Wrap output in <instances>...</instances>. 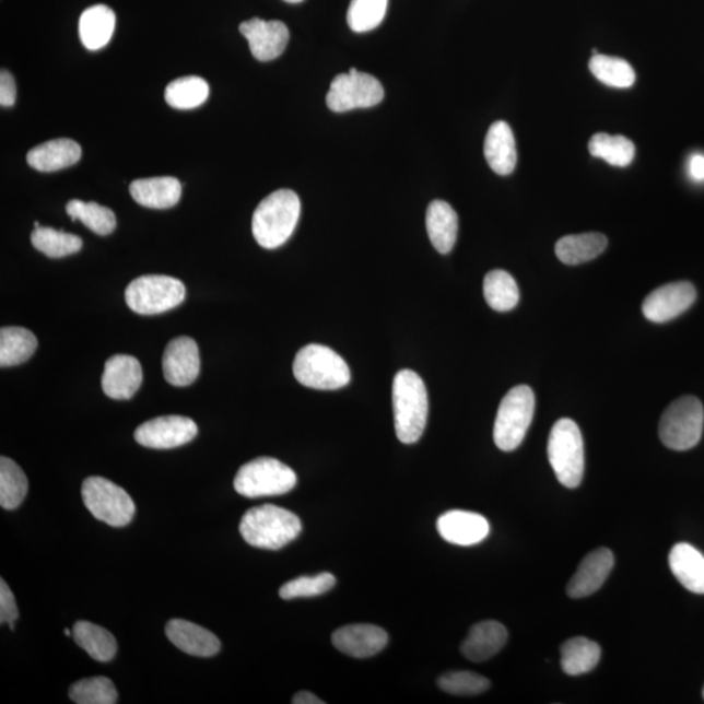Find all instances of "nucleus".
<instances>
[{"label": "nucleus", "mask_w": 704, "mask_h": 704, "mask_svg": "<svg viewBox=\"0 0 704 704\" xmlns=\"http://www.w3.org/2000/svg\"><path fill=\"white\" fill-rule=\"evenodd\" d=\"M301 216V200L291 189H280L267 196L256 208L253 219L255 239L262 248L284 245L295 232Z\"/></svg>", "instance_id": "7ed1b4c3"}, {"label": "nucleus", "mask_w": 704, "mask_h": 704, "mask_svg": "<svg viewBox=\"0 0 704 704\" xmlns=\"http://www.w3.org/2000/svg\"><path fill=\"white\" fill-rule=\"evenodd\" d=\"M284 2L296 4V3H302L303 0H284Z\"/></svg>", "instance_id": "de8ad7c7"}, {"label": "nucleus", "mask_w": 704, "mask_h": 704, "mask_svg": "<svg viewBox=\"0 0 704 704\" xmlns=\"http://www.w3.org/2000/svg\"><path fill=\"white\" fill-rule=\"evenodd\" d=\"M130 192L141 207L168 209L178 204L181 198L180 181L173 176L138 179L131 183Z\"/></svg>", "instance_id": "b1692460"}, {"label": "nucleus", "mask_w": 704, "mask_h": 704, "mask_svg": "<svg viewBox=\"0 0 704 704\" xmlns=\"http://www.w3.org/2000/svg\"><path fill=\"white\" fill-rule=\"evenodd\" d=\"M81 146L71 139H57L44 142L26 155L31 167L37 172L52 173L78 164Z\"/></svg>", "instance_id": "5701e85b"}, {"label": "nucleus", "mask_w": 704, "mask_h": 704, "mask_svg": "<svg viewBox=\"0 0 704 704\" xmlns=\"http://www.w3.org/2000/svg\"><path fill=\"white\" fill-rule=\"evenodd\" d=\"M696 300V290L690 282H674L665 284L653 291L645 302L642 310L647 320L653 322H667L679 317L693 306Z\"/></svg>", "instance_id": "ddd939ff"}, {"label": "nucleus", "mask_w": 704, "mask_h": 704, "mask_svg": "<svg viewBox=\"0 0 704 704\" xmlns=\"http://www.w3.org/2000/svg\"><path fill=\"white\" fill-rule=\"evenodd\" d=\"M507 642V631L497 621H483L473 625L462 645L460 653L473 662H483L493 658L504 648Z\"/></svg>", "instance_id": "412c9836"}, {"label": "nucleus", "mask_w": 704, "mask_h": 704, "mask_svg": "<svg viewBox=\"0 0 704 704\" xmlns=\"http://www.w3.org/2000/svg\"><path fill=\"white\" fill-rule=\"evenodd\" d=\"M490 523L482 514L450 511L437 519V531L450 544L471 547L489 538Z\"/></svg>", "instance_id": "dca6fc26"}, {"label": "nucleus", "mask_w": 704, "mask_h": 704, "mask_svg": "<svg viewBox=\"0 0 704 704\" xmlns=\"http://www.w3.org/2000/svg\"><path fill=\"white\" fill-rule=\"evenodd\" d=\"M426 232L439 254H449L455 247L458 234V215L448 202L432 201L426 209Z\"/></svg>", "instance_id": "a878e982"}, {"label": "nucleus", "mask_w": 704, "mask_h": 704, "mask_svg": "<svg viewBox=\"0 0 704 704\" xmlns=\"http://www.w3.org/2000/svg\"><path fill=\"white\" fill-rule=\"evenodd\" d=\"M483 289L485 301L492 309L507 313L517 307L518 284L505 270L496 269L486 274Z\"/></svg>", "instance_id": "2f4dec72"}, {"label": "nucleus", "mask_w": 704, "mask_h": 704, "mask_svg": "<svg viewBox=\"0 0 704 704\" xmlns=\"http://www.w3.org/2000/svg\"><path fill=\"white\" fill-rule=\"evenodd\" d=\"M388 0H351L348 23L351 31L365 33L374 31L387 15Z\"/></svg>", "instance_id": "ea45409f"}, {"label": "nucleus", "mask_w": 704, "mask_h": 704, "mask_svg": "<svg viewBox=\"0 0 704 704\" xmlns=\"http://www.w3.org/2000/svg\"><path fill=\"white\" fill-rule=\"evenodd\" d=\"M437 685L443 692L451 695L472 696L486 692L491 687V682L484 676L467 672V670H458V672L439 676Z\"/></svg>", "instance_id": "79ce46f5"}, {"label": "nucleus", "mask_w": 704, "mask_h": 704, "mask_svg": "<svg viewBox=\"0 0 704 704\" xmlns=\"http://www.w3.org/2000/svg\"><path fill=\"white\" fill-rule=\"evenodd\" d=\"M38 348V341L31 330L5 327L0 330V365L13 367L30 361Z\"/></svg>", "instance_id": "c756f323"}, {"label": "nucleus", "mask_w": 704, "mask_h": 704, "mask_svg": "<svg viewBox=\"0 0 704 704\" xmlns=\"http://www.w3.org/2000/svg\"><path fill=\"white\" fill-rule=\"evenodd\" d=\"M338 652L355 659H367L387 647L389 635L384 629L369 624L348 625L331 636Z\"/></svg>", "instance_id": "f3484780"}, {"label": "nucleus", "mask_w": 704, "mask_h": 704, "mask_svg": "<svg viewBox=\"0 0 704 704\" xmlns=\"http://www.w3.org/2000/svg\"><path fill=\"white\" fill-rule=\"evenodd\" d=\"M601 648L597 642L577 636L561 646V667L567 676H580L598 666Z\"/></svg>", "instance_id": "7c9ffc66"}, {"label": "nucleus", "mask_w": 704, "mask_h": 704, "mask_svg": "<svg viewBox=\"0 0 704 704\" xmlns=\"http://www.w3.org/2000/svg\"><path fill=\"white\" fill-rule=\"evenodd\" d=\"M73 638L77 645L84 649L94 660L110 661L118 652V643L114 635L103 626L87 621H79L73 626Z\"/></svg>", "instance_id": "c85d7f7f"}, {"label": "nucleus", "mask_w": 704, "mask_h": 704, "mask_svg": "<svg viewBox=\"0 0 704 704\" xmlns=\"http://www.w3.org/2000/svg\"><path fill=\"white\" fill-rule=\"evenodd\" d=\"M293 369L296 380L310 389L337 390L351 380L348 363L322 344H308L297 352Z\"/></svg>", "instance_id": "20e7f679"}, {"label": "nucleus", "mask_w": 704, "mask_h": 704, "mask_svg": "<svg viewBox=\"0 0 704 704\" xmlns=\"http://www.w3.org/2000/svg\"><path fill=\"white\" fill-rule=\"evenodd\" d=\"M64 634L67 636L73 635V632L70 631V629H64Z\"/></svg>", "instance_id": "09e8293b"}, {"label": "nucleus", "mask_w": 704, "mask_h": 704, "mask_svg": "<svg viewBox=\"0 0 704 704\" xmlns=\"http://www.w3.org/2000/svg\"><path fill=\"white\" fill-rule=\"evenodd\" d=\"M165 632L173 645L188 655L211 658L220 653V640L212 632L193 622L180 619L168 621Z\"/></svg>", "instance_id": "aec40b11"}, {"label": "nucleus", "mask_w": 704, "mask_h": 704, "mask_svg": "<svg viewBox=\"0 0 704 704\" xmlns=\"http://www.w3.org/2000/svg\"><path fill=\"white\" fill-rule=\"evenodd\" d=\"M704 426V409L699 398L677 399L660 419L659 435L662 444L672 450L685 451L699 445Z\"/></svg>", "instance_id": "1a4fd4ad"}, {"label": "nucleus", "mask_w": 704, "mask_h": 704, "mask_svg": "<svg viewBox=\"0 0 704 704\" xmlns=\"http://www.w3.org/2000/svg\"><path fill=\"white\" fill-rule=\"evenodd\" d=\"M125 297L134 314L160 315L185 302L186 286L174 277L142 275L128 284Z\"/></svg>", "instance_id": "6e6552de"}, {"label": "nucleus", "mask_w": 704, "mask_h": 704, "mask_svg": "<svg viewBox=\"0 0 704 704\" xmlns=\"http://www.w3.org/2000/svg\"><path fill=\"white\" fill-rule=\"evenodd\" d=\"M16 103V83L12 74L2 70L0 72V105L12 107Z\"/></svg>", "instance_id": "c03bdc74"}, {"label": "nucleus", "mask_w": 704, "mask_h": 704, "mask_svg": "<svg viewBox=\"0 0 704 704\" xmlns=\"http://www.w3.org/2000/svg\"><path fill=\"white\" fill-rule=\"evenodd\" d=\"M296 473L281 460L261 457L242 466L234 479V489L248 498L281 496L295 489Z\"/></svg>", "instance_id": "423d86ee"}, {"label": "nucleus", "mask_w": 704, "mask_h": 704, "mask_svg": "<svg viewBox=\"0 0 704 704\" xmlns=\"http://www.w3.org/2000/svg\"><path fill=\"white\" fill-rule=\"evenodd\" d=\"M198 425L187 416L154 418L134 431V439L145 448L174 449L191 443L198 435Z\"/></svg>", "instance_id": "f8f14e48"}, {"label": "nucleus", "mask_w": 704, "mask_h": 704, "mask_svg": "<svg viewBox=\"0 0 704 704\" xmlns=\"http://www.w3.org/2000/svg\"><path fill=\"white\" fill-rule=\"evenodd\" d=\"M607 246L606 236L599 233L567 235L558 242L556 255L566 266H579L597 259Z\"/></svg>", "instance_id": "cd10ccee"}, {"label": "nucleus", "mask_w": 704, "mask_h": 704, "mask_svg": "<svg viewBox=\"0 0 704 704\" xmlns=\"http://www.w3.org/2000/svg\"><path fill=\"white\" fill-rule=\"evenodd\" d=\"M66 212L72 221L83 222L94 234L105 236L112 234L117 227V219L112 209L97 204L71 200L66 207Z\"/></svg>", "instance_id": "e433bc0d"}, {"label": "nucleus", "mask_w": 704, "mask_h": 704, "mask_svg": "<svg viewBox=\"0 0 704 704\" xmlns=\"http://www.w3.org/2000/svg\"><path fill=\"white\" fill-rule=\"evenodd\" d=\"M239 32L248 40L253 56L260 62H269L281 57L290 39L288 26L277 20L266 22L254 17L242 23Z\"/></svg>", "instance_id": "2eb2a0df"}, {"label": "nucleus", "mask_w": 704, "mask_h": 704, "mask_svg": "<svg viewBox=\"0 0 704 704\" xmlns=\"http://www.w3.org/2000/svg\"><path fill=\"white\" fill-rule=\"evenodd\" d=\"M28 493V479L15 460L0 458V505L5 511L16 509Z\"/></svg>", "instance_id": "473e14b6"}, {"label": "nucleus", "mask_w": 704, "mask_h": 704, "mask_svg": "<svg viewBox=\"0 0 704 704\" xmlns=\"http://www.w3.org/2000/svg\"><path fill=\"white\" fill-rule=\"evenodd\" d=\"M209 97V85L199 77L179 78L172 81L165 91L168 105L179 110H192L206 104Z\"/></svg>", "instance_id": "72a5a7b5"}, {"label": "nucleus", "mask_w": 704, "mask_h": 704, "mask_svg": "<svg viewBox=\"0 0 704 704\" xmlns=\"http://www.w3.org/2000/svg\"><path fill=\"white\" fill-rule=\"evenodd\" d=\"M336 584L337 579L330 573L317 574L315 577H300L284 584L281 587L280 597L283 600L320 597L330 591Z\"/></svg>", "instance_id": "a19ab883"}, {"label": "nucleus", "mask_w": 704, "mask_h": 704, "mask_svg": "<svg viewBox=\"0 0 704 704\" xmlns=\"http://www.w3.org/2000/svg\"><path fill=\"white\" fill-rule=\"evenodd\" d=\"M81 496L94 518L113 527L127 526L137 512L130 494L105 478L85 479Z\"/></svg>", "instance_id": "9d476101"}, {"label": "nucleus", "mask_w": 704, "mask_h": 704, "mask_svg": "<svg viewBox=\"0 0 704 704\" xmlns=\"http://www.w3.org/2000/svg\"><path fill=\"white\" fill-rule=\"evenodd\" d=\"M384 87L369 73L350 69L331 81L327 94V105L331 112L347 113L355 108H368L382 104Z\"/></svg>", "instance_id": "9b49d317"}, {"label": "nucleus", "mask_w": 704, "mask_h": 704, "mask_svg": "<svg viewBox=\"0 0 704 704\" xmlns=\"http://www.w3.org/2000/svg\"><path fill=\"white\" fill-rule=\"evenodd\" d=\"M142 368L137 357L114 355L105 364L103 390L108 398L125 401L131 399L140 389Z\"/></svg>", "instance_id": "6ab92c4d"}, {"label": "nucleus", "mask_w": 704, "mask_h": 704, "mask_svg": "<svg viewBox=\"0 0 704 704\" xmlns=\"http://www.w3.org/2000/svg\"><path fill=\"white\" fill-rule=\"evenodd\" d=\"M614 566V556L608 548L588 553L580 561L577 572L568 580L566 592L573 599L590 597L605 585Z\"/></svg>", "instance_id": "a211bd4d"}, {"label": "nucleus", "mask_w": 704, "mask_h": 704, "mask_svg": "<svg viewBox=\"0 0 704 704\" xmlns=\"http://www.w3.org/2000/svg\"><path fill=\"white\" fill-rule=\"evenodd\" d=\"M392 410L399 442L411 445L422 437L429 418V395L414 371H399L392 382Z\"/></svg>", "instance_id": "f257e3e1"}, {"label": "nucleus", "mask_w": 704, "mask_h": 704, "mask_svg": "<svg viewBox=\"0 0 704 704\" xmlns=\"http://www.w3.org/2000/svg\"><path fill=\"white\" fill-rule=\"evenodd\" d=\"M594 157L605 160L607 164L626 167L635 157V145L632 140L620 134L597 133L588 144Z\"/></svg>", "instance_id": "f704fd0d"}, {"label": "nucleus", "mask_w": 704, "mask_h": 704, "mask_svg": "<svg viewBox=\"0 0 704 704\" xmlns=\"http://www.w3.org/2000/svg\"><path fill=\"white\" fill-rule=\"evenodd\" d=\"M70 699L79 704H114L118 702V692L107 677H92L74 682Z\"/></svg>", "instance_id": "58836bf2"}, {"label": "nucleus", "mask_w": 704, "mask_h": 704, "mask_svg": "<svg viewBox=\"0 0 704 704\" xmlns=\"http://www.w3.org/2000/svg\"><path fill=\"white\" fill-rule=\"evenodd\" d=\"M669 567L687 590L704 595V556L696 548L676 544L669 553Z\"/></svg>", "instance_id": "393cba45"}, {"label": "nucleus", "mask_w": 704, "mask_h": 704, "mask_svg": "<svg viewBox=\"0 0 704 704\" xmlns=\"http://www.w3.org/2000/svg\"><path fill=\"white\" fill-rule=\"evenodd\" d=\"M689 175L695 181H704V155L696 153L689 160Z\"/></svg>", "instance_id": "a18cd8bd"}, {"label": "nucleus", "mask_w": 704, "mask_h": 704, "mask_svg": "<svg viewBox=\"0 0 704 704\" xmlns=\"http://www.w3.org/2000/svg\"><path fill=\"white\" fill-rule=\"evenodd\" d=\"M32 245L39 253L51 259L78 254L83 247V240L78 235L60 232V230L39 226L31 236Z\"/></svg>", "instance_id": "c9c22d12"}, {"label": "nucleus", "mask_w": 704, "mask_h": 704, "mask_svg": "<svg viewBox=\"0 0 704 704\" xmlns=\"http://www.w3.org/2000/svg\"><path fill=\"white\" fill-rule=\"evenodd\" d=\"M548 458L559 482L568 490L577 489L585 473V445L579 426L572 419H561L553 425Z\"/></svg>", "instance_id": "39448f33"}, {"label": "nucleus", "mask_w": 704, "mask_h": 704, "mask_svg": "<svg viewBox=\"0 0 704 704\" xmlns=\"http://www.w3.org/2000/svg\"><path fill=\"white\" fill-rule=\"evenodd\" d=\"M115 23L117 17L107 5L90 7L83 12L79 22L81 43L91 51L103 49L112 40Z\"/></svg>", "instance_id": "bb28decb"}, {"label": "nucleus", "mask_w": 704, "mask_h": 704, "mask_svg": "<svg viewBox=\"0 0 704 704\" xmlns=\"http://www.w3.org/2000/svg\"><path fill=\"white\" fill-rule=\"evenodd\" d=\"M703 699H704V688H703Z\"/></svg>", "instance_id": "8fccbe9b"}, {"label": "nucleus", "mask_w": 704, "mask_h": 704, "mask_svg": "<svg viewBox=\"0 0 704 704\" xmlns=\"http://www.w3.org/2000/svg\"><path fill=\"white\" fill-rule=\"evenodd\" d=\"M484 155L492 171L498 175H509L517 166L516 139L509 125L498 120L486 133Z\"/></svg>", "instance_id": "4be33fe9"}, {"label": "nucleus", "mask_w": 704, "mask_h": 704, "mask_svg": "<svg viewBox=\"0 0 704 704\" xmlns=\"http://www.w3.org/2000/svg\"><path fill=\"white\" fill-rule=\"evenodd\" d=\"M294 704H324L317 695L309 692H300L294 696Z\"/></svg>", "instance_id": "49530a36"}, {"label": "nucleus", "mask_w": 704, "mask_h": 704, "mask_svg": "<svg viewBox=\"0 0 704 704\" xmlns=\"http://www.w3.org/2000/svg\"><path fill=\"white\" fill-rule=\"evenodd\" d=\"M239 531L249 545L279 551L300 537L302 523L293 512L268 504L246 512Z\"/></svg>", "instance_id": "f03ea898"}, {"label": "nucleus", "mask_w": 704, "mask_h": 704, "mask_svg": "<svg viewBox=\"0 0 704 704\" xmlns=\"http://www.w3.org/2000/svg\"><path fill=\"white\" fill-rule=\"evenodd\" d=\"M533 411L535 395L530 387L519 385L507 392L501 401L493 430L494 444L500 450L513 451L524 443Z\"/></svg>", "instance_id": "0eeeda50"}, {"label": "nucleus", "mask_w": 704, "mask_h": 704, "mask_svg": "<svg viewBox=\"0 0 704 704\" xmlns=\"http://www.w3.org/2000/svg\"><path fill=\"white\" fill-rule=\"evenodd\" d=\"M19 618V611L15 595L11 591L4 579H0V622L9 624L11 631H15V621Z\"/></svg>", "instance_id": "37998d69"}, {"label": "nucleus", "mask_w": 704, "mask_h": 704, "mask_svg": "<svg viewBox=\"0 0 704 704\" xmlns=\"http://www.w3.org/2000/svg\"><path fill=\"white\" fill-rule=\"evenodd\" d=\"M590 71L600 83L612 87L626 90L635 83V72L626 60L618 57L594 56L590 60Z\"/></svg>", "instance_id": "4c0bfd02"}, {"label": "nucleus", "mask_w": 704, "mask_h": 704, "mask_svg": "<svg viewBox=\"0 0 704 704\" xmlns=\"http://www.w3.org/2000/svg\"><path fill=\"white\" fill-rule=\"evenodd\" d=\"M200 352L198 343L189 337H178L168 342L162 369L165 380L174 387H188L200 374Z\"/></svg>", "instance_id": "4468645a"}]
</instances>
